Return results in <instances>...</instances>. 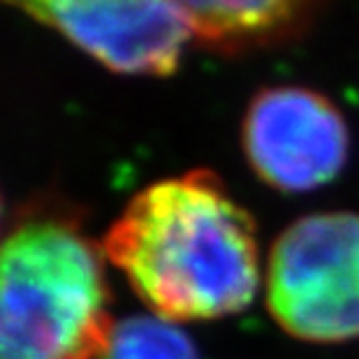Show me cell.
Masks as SVG:
<instances>
[{"instance_id": "6da1fadb", "label": "cell", "mask_w": 359, "mask_h": 359, "mask_svg": "<svg viewBox=\"0 0 359 359\" xmlns=\"http://www.w3.org/2000/svg\"><path fill=\"white\" fill-rule=\"evenodd\" d=\"M102 250L151 313L174 325L241 313L264 285L255 220L209 170L140 190Z\"/></svg>"}, {"instance_id": "277c9868", "label": "cell", "mask_w": 359, "mask_h": 359, "mask_svg": "<svg viewBox=\"0 0 359 359\" xmlns=\"http://www.w3.org/2000/svg\"><path fill=\"white\" fill-rule=\"evenodd\" d=\"M241 151L253 174L278 193H311L332 183L350 156L339 104L309 86H266L241 118Z\"/></svg>"}, {"instance_id": "52a82bcc", "label": "cell", "mask_w": 359, "mask_h": 359, "mask_svg": "<svg viewBox=\"0 0 359 359\" xmlns=\"http://www.w3.org/2000/svg\"><path fill=\"white\" fill-rule=\"evenodd\" d=\"M100 359H202L195 343L174 323L158 316H137L114 325Z\"/></svg>"}, {"instance_id": "3957f363", "label": "cell", "mask_w": 359, "mask_h": 359, "mask_svg": "<svg viewBox=\"0 0 359 359\" xmlns=\"http://www.w3.org/2000/svg\"><path fill=\"white\" fill-rule=\"evenodd\" d=\"M266 311L316 346L359 339V213L323 211L290 223L264 264Z\"/></svg>"}, {"instance_id": "7a4b0ae2", "label": "cell", "mask_w": 359, "mask_h": 359, "mask_svg": "<svg viewBox=\"0 0 359 359\" xmlns=\"http://www.w3.org/2000/svg\"><path fill=\"white\" fill-rule=\"evenodd\" d=\"M109 302L104 250L70 220H26L0 243V359L100 357Z\"/></svg>"}, {"instance_id": "5b68a950", "label": "cell", "mask_w": 359, "mask_h": 359, "mask_svg": "<svg viewBox=\"0 0 359 359\" xmlns=\"http://www.w3.org/2000/svg\"><path fill=\"white\" fill-rule=\"evenodd\" d=\"M118 74L177 72L193 30L170 0H3Z\"/></svg>"}, {"instance_id": "8992f818", "label": "cell", "mask_w": 359, "mask_h": 359, "mask_svg": "<svg viewBox=\"0 0 359 359\" xmlns=\"http://www.w3.org/2000/svg\"><path fill=\"white\" fill-rule=\"evenodd\" d=\"M193 37L218 53H243L292 40L320 0H170Z\"/></svg>"}]
</instances>
